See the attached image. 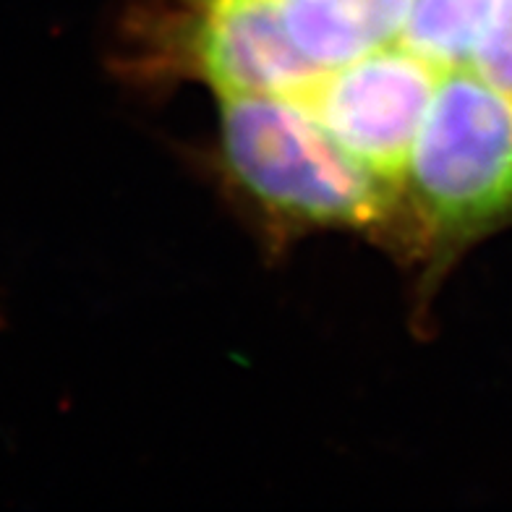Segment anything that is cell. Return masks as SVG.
Returning <instances> with one entry per match:
<instances>
[{"instance_id":"1","label":"cell","mask_w":512,"mask_h":512,"mask_svg":"<svg viewBox=\"0 0 512 512\" xmlns=\"http://www.w3.org/2000/svg\"><path fill=\"white\" fill-rule=\"evenodd\" d=\"M223 149L238 181L283 215L319 225L382 220L398 189L340 147L304 102L220 95Z\"/></svg>"},{"instance_id":"2","label":"cell","mask_w":512,"mask_h":512,"mask_svg":"<svg viewBox=\"0 0 512 512\" xmlns=\"http://www.w3.org/2000/svg\"><path fill=\"white\" fill-rule=\"evenodd\" d=\"M403 189L445 233H473L512 215V97L473 68L442 76L405 162Z\"/></svg>"},{"instance_id":"3","label":"cell","mask_w":512,"mask_h":512,"mask_svg":"<svg viewBox=\"0 0 512 512\" xmlns=\"http://www.w3.org/2000/svg\"><path fill=\"white\" fill-rule=\"evenodd\" d=\"M442 76L418 55L387 45L319 79L298 102L345 152L400 194L413 139Z\"/></svg>"},{"instance_id":"4","label":"cell","mask_w":512,"mask_h":512,"mask_svg":"<svg viewBox=\"0 0 512 512\" xmlns=\"http://www.w3.org/2000/svg\"><path fill=\"white\" fill-rule=\"evenodd\" d=\"M194 53L217 95H277L301 100L319 68L290 37L277 0H202Z\"/></svg>"},{"instance_id":"5","label":"cell","mask_w":512,"mask_h":512,"mask_svg":"<svg viewBox=\"0 0 512 512\" xmlns=\"http://www.w3.org/2000/svg\"><path fill=\"white\" fill-rule=\"evenodd\" d=\"M298 50L319 68V79L395 45L411 0H277Z\"/></svg>"},{"instance_id":"6","label":"cell","mask_w":512,"mask_h":512,"mask_svg":"<svg viewBox=\"0 0 512 512\" xmlns=\"http://www.w3.org/2000/svg\"><path fill=\"white\" fill-rule=\"evenodd\" d=\"M471 68L512 97V0H499L481 34Z\"/></svg>"}]
</instances>
